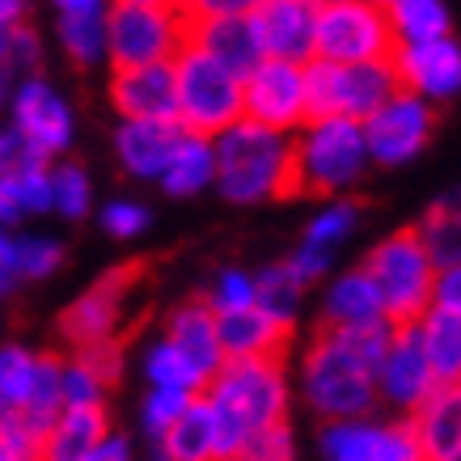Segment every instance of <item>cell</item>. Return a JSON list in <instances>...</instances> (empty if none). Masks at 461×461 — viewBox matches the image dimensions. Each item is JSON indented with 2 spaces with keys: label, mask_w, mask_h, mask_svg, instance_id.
<instances>
[{
  "label": "cell",
  "mask_w": 461,
  "mask_h": 461,
  "mask_svg": "<svg viewBox=\"0 0 461 461\" xmlns=\"http://www.w3.org/2000/svg\"><path fill=\"white\" fill-rule=\"evenodd\" d=\"M186 42H195L199 51H208L216 64H224L229 72H246L263 59L258 34H254L250 17H212V22H186Z\"/></svg>",
  "instance_id": "484cf974"
},
{
  "label": "cell",
  "mask_w": 461,
  "mask_h": 461,
  "mask_svg": "<svg viewBox=\"0 0 461 461\" xmlns=\"http://www.w3.org/2000/svg\"><path fill=\"white\" fill-rule=\"evenodd\" d=\"M51 166H34L26 174H17V195H22V208L26 216H47L51 212V178H47Z\"/></svg>",
  "instance_id": "bcb514c9"
},
{
  "label": "cell",
  "mask_w": 461,
  "mask_h": 461,
  "mask_svg": "<svg viewBox=\"0 0 461 461\" xmlns=\"http://www.w3.org/2000/svg\"><path fill=\"white\" fill-rule=\"evenodd\" d=\"M51 9L59 17H81V14H106L111 0H51Z\"/></svg>",
  "instance_id": "f5cc1de1"
},
{
  "label": "cell",
  "mask_w": 461,
  "mask_h": 461,
  "mask_svg": "<svg viewBox=\"0 0 461 461\" xmlns=\"http://www.w3.org/2000/svg\"><path fill=\"white\" fill-rule=\"evenodd\" d=\"M301 305H305V288H301V280L284 263H271L254 276V309L276 321L280 330L293 335L296 318H301Z\"/></svg>",
  "instance_id": "4dcf8cb0"
},
{
  "label": "cell",
  "mask_w": 461,
  "mask_h": 461,
  "mask_svg": "<svg viewBox=\"0 0 461 461\" xmlns=\"http://www.w3.org/2000/svg\"><path fill=\"white\" fill-rule=\"evenodd\" d=\"M411 432L420 445L423 461H461V390L436 385L411 415Z\"/></svg>",
  "instance_id": "44dd1931"
},
{
  "label": "cell",
  "mask_w": 461,
  "mask_h": 461,
  "mask_svg": "<svg viewBox=\"0 0 461 461\" xmlns=\"http://www.w3.org/2000/svg\"><path fill=\"white\" fill-rule=\"evenodd\" d=\"M89 406H106V385L77 356L59 360V411H89Z\"/></svg>",
  "instance_id": "74e56055"
},
{
  "label": "cell",
  "mask_w": 461,
  "mask_h": 461,
  "mask_svg": "<svg viewBox=\"0 0 461 461\" xmlns=\"http://www.w3.org/2000/svg\"><path fill=\"white\" fill-rule=\"evenodd\" d=\"M212 186L238 208L296 195L293 136L238 119L212 140Z\"/></svg>",
  "instance_id": "7a4b0ae2"
},
{
  "label": "cell",
  "mask_w": 461,
  "mask_h": 461,
  "mask_svg": "<svg viewBox=\"0 0 461 461\" xmlns=\"http://www.w3.org/2000/svg\"><path fill=\"white\" fill-rule=\"evenodd\" d=\"M22 22H26V0H0V59H5V47Z\"/></svg>",
  "instance_id": "f907efd6"
},
{
  "label": "cell",
  "mask_w": 461,
  "mask_h": 461,
  "mask_svg": "<svg viewBox=\"0 0 461 461\" xmlns=\"http://www.w3.org/2000/svg\"><path fill=\"white\" fill-rule=\"evenodd\" d=\"M9 415L47 423L59 415V356L5 343L0 348V423Z\"/></svg>",
  "instance_id": "8fae6325"
},
{
  "label": "cell",
  "mask_w": 461,
  "mask_h": 461,
  "mask_svg": "<svg viewBox=\"0 0 461 461\" xmlns=\"http://www.w3.org/2000/svg\"><path fill=\"white\" fill-rule=\"evenodd\" d=\"M14 250H17V233L0 224V267H5L9 276H14Z\"/></svg>",
  "instance_id": "db71d44e"
},
{
  "label": "cell",
  "mask_w": 461,
  "mask_h": 461,
  "mask_svg": "<svg viewBox=\"0 0 461 461\" xmlns=\"http://www.w3.org/2000/svg\"><path fill=\"white\" fill-rule=\"evenodd\" d=\"M393 30L381 5L368 0H330L318 14L313 59L321 64H385L393 56Z\"/></svg>",
  "instance_id": "9c48e42d"
},
{
  "label": "cell",
  "mask_w": 461,
  "mask_h": 461,
  "mask_svg": "<svg viewBox=\"0 0 461 461\" xmlns=\"http://www.w3.org/2000/svg\"><path fill=\"white\" fill-rule=\"evenodd\" d=\"M14 77H9V72L0 68V111H5V106H9V94H14Z\"/></svg>",
  "instance_id": "9f6ffc18"
},
{
  "label": "cell",
  "mask_w": 461,
  "mask_h": 461,
  "mask_svg": "<svg viewBox=\"0 0 461 461\" xmlns=\"http://www.w3.org/2000/svg\"><path fill=\"white\" fill-rule=\"evenodd\" d=\"M111 106L119 123H166L174 119V72L169 64L111 72Z\"/></svg>",
  "instance_id": "ffe728a7"
},
{
  "label": "cell",
  "mask_w": 461,
  "mask_h": 461,
  "mask_svg": "<svg viewBox=\"0 0 461 461\" xmlns=\"http://www.w3.org/2000/svg\"><path fill=\"white\" fill-rule=\"evenodd\" d=\"M5 111H9V131L22 136L42 161L64 157L72 149L77 119H72V106L64 102V94H59L47 77H39V72H34V77H22V81L14 85Z\"/></svg>",
  "instance_id": "4fadbf2b"
},
{
  "label": "cell",
  "mask_w": 461,
  "mask_h": 461,
  "mask_svg": "<svg viewBox=\"0 0 461 461\" xmlns=\"http://www.w3.org/2000/svg\"><path fill=\"white\" fill-rule=\"evenodd\" d=\"M22 221H26V208H22V195H17V182L0 178V224H5V229H17Z\"/></svg>",
  "instance_id": "681fc988"
},
{
  "label": "cell",
  "mask_w": 461,
  "mask_h": 461,
  "mask_svg": "<svg viewBox=\"0 0 461 461\" xmlns=\"http://www.w3.org/2000/svg\"><path fill=\"white\" fill-rule=\"evenodd\" d=\"M364 149H368V166H406L432 144L436 136V106L423 98L398 89L393 98H385L377 111L360 123Z\"/></svg>",
  "instance_id": "5bb4252c"
},
{
  "label": "cell",
  "mask_w": 461,
  "mask_h": 461,
  "mask_svg": "<svg viewBox=\"0 0 461 461\" xmlns=\"http://www.w3.org/2000/svg\"><path fill=\"white\" fill-rule=\"evenodd\" d=\"M432 309H453V313H461V267H445V271H436Z\"/></svg>",
  "instance_id": "c3c4849f"
},
{
  "label": "cell",
  "mask_w": 461,
  "mask_h": 461,
  "mask_svg": "<svg viewBox=\"0 0 461 461\" xmlns=\"http://www.w3.org/2000/svg\"><path fill=\"white\" fill-rule=\"evenodd\" d=\"M153 453L161 461H233L221 423H216V411L203 393H195L191 406L178 415V423L161 440H153Z\"/></svg>",
  "instance_id": "7402d4cb"
},
{
  "label": "cell",
  "mask_w": 461,
  "mask_h": 461,
  "mask_svg": "<svg viewBox=\"0 0 461 461\" xmlns=\"http://www.w3.org/2000/svg\"><path fill=\"white\" fill-rule=\"evenodd\" d=\"M364 276L377 288L381 313H385L390 326H415L432 309L436 267L411 229H398L390 238H381L364 258Z\"/></svg>",
  "instance_id": "8992f818"
},
{
  "label": "cell",
  "mask_w": 461,
  "mask_h": 461,
  "mask_svg": "<svg viewBox=\"0 0 461 461\" xmlns=\"http://www.w3.org/2000/svg\"><path fill=\"white\" fill-rule=\"evenodd\" d=\"M169 348L178 351L182 360L199 373V381L208 385L216 377V368L224 364L221 351V335H216V313H212L203 301H182L166 321V335H161Z\"/></svg>",
  "instance_id": "603a6c76"
},
{
  "label": "cell",
  "mask_w": 461,
  "mask_h": 461,
  "mask_svg": "<svg viewBox=\"0 0 461 461\" xmlns=\"http://www.w3.org/2000/svg\"><path fill=\"white\" fill-rule=\"evenodd\" d=\"M296 195H339L351 191L368 169L364 131L351 119H309L293 136Z\"/></svg>",
  "instance_id": "5b68a950"
},
{
  "label": "cell",
  "mask_w": 461,
  "mask_h": 461,
  "mask_svg": "<svg viewBox=\"0 0 461 461\" xmlns=\"http://www.w3.org/2000/svg\"><path fill=\"white\" fill-rule=\"evenodd\" d=\"M415 233V241L423 246V254L432 258L436 271H445V267H461V229H457V195H445V199H436L432 208L423 212V221L411 229Z\"/></svg>",
  "instance_id": "d6a6232c"
},
{
  "label": "cell",
  "mask_w": 461,
  "mask_h": 461,
  "mask_svg": "<svg viewBox=\"0 0 461 461\" xmlns=\"http://www.w3.org/2000/svg\"><path fill=\"white\" fill-rule=\"evenodd\" d=\"M398 94L390 59L385 64H305V102L309 119H351L364 123L385 98Z\"/></svg>",
  "instance_id": "52a82bcc"
},
{
  "label": "cell",
  "mask_w": 461,
  "mask_h": 461,
  "mask_svg": "<svg viewBox=\"0 0 461 461\" xmlns=\"http://www.w3.org/2000/svg\"><path fill=\"white\" fill-rule=\"evenodd\" d=\"M373 385H377V402L398 411V420H406L436 390V377L428 368V360H423L415 326H393L390 330L385 351L377 360V373H373Z\"/></svg>",
  "instance_id": "2e32d148"
},
{
  "label": "cell",
  "mask_w": 461,
  "mask_h": 461,
  "mask_svg": "<svg viewBox=\"0 0 461 461\" xmlns=\"http://www.w3.org/2000/svg\"><path fill=\"white\" fill-rule=\"evenodd\" d=\"M321 318H326V330H368V326H390L385 313H381L377 288L364 276V267H351V271H339L326 296H321Z\"/></svg>",
  "instance_id": "d4e9b609"
},
{
  "label": "cell",
  "mask_w": 461,
  "mask_h": 461,
  "mask_svg": "<svg viewBox=\"0 0 461 461\" xmlns=\"http://www.w3.org/2000/svg\"><path fill=\"white\" fill-rule=\"evenodd\" d=\"M238 461H296V436L288 423L280 428H267V432H254L246 445H241Z\"/></svg>",
  "instance_id": "7bdbcfd3"
},
{
  "label": "cell",
  "mask_w": 461,
  "mask_h": 461,
  "mask_svg": "<svg viewBox=\"0 0 461 461\" xmlns=\"http://www.w3.org/2000/svg\"><path fill=\"white\" fill-rule=\"evenodd\" d=\"M140 276H144L140 263H123V267H114V271H106V276H98V280L59 313V335H64V343H68L72 351L114 343L119 330H123L127 301L136 293Z\"/></svg>",
  "instance_id": "30bf717a"
},
{
  "label": "cell",
  "mask_w": 461,
  "mask_h": 461,
  "mask_svg": "<svg viewBox=\"0 0 461 461\" xmlns=\"http://www.w3.org/2000/svg\"><path fill=\"white\" fill-rule=\"evenodd\" d=\"M178 140L182 127L174 119H166V123H119L114 127V157L131 178L157 182L166 174Z\"/></svg>",
  "instance_id": "cb8c5ba5"
},
{
  "label": "cell",
  "mask_w": 461,
  "mask_h": 461,
  "mask_svg": "<svg viewBox=\"0 0 461 461\" xmlns=\"http://www.w3.org/2000/svg\"><path fill=\"white\" fill-rule=\"evenodd\" d=\"M186 22H212V17H254L263 0H178Z\"/></svg>",
  "instance_id": "f6af8a7d"
},
{
  "label": "cell",
  "mask_w": 461,
  "mask_h": 461,
  "mask_svg": "<svg viewBox=\"0 0 461 461\" xmlns=\"http://www.w3.org/2000/svg\"><path fill=\"white\" fill-rule=\"evenodd\" d=\"M360 229V208L351 199H330L326 208H318V216L305 224V238L296 246V254L288 258V271H293L301 288L318 284L330 267H335L339 250L351 241V233Z\"/></svg>",
  "instance_id": "d6986e66"
},
{
  "label": "cell",
  "mask_w": 461,
  "mask_h": 461,
  "mask_svg": "<svg viewBox=\"0 0 461 461\" xmlns=\"http://www.w3.org/2000/svg\"><path fill=\"white\" fill-rule=\"evenodd\" d=\"M195 393H178V390H149L140 402V428L149 440H161V436L178 423V415L191 406Z\"/></svg>",
  "instance_id": "ab89813d"
},
{
  "label": "cell",
  "mask_w": 461,
  "mask_h": 461,
  "mask_svg": "<svg viewBox=\"0 0 461 461\" xmlns=\"http://www.w3.org/2000/svg\"><path fill=\"white\" fill-rule=\"evenodd\" d=\"M393 326H368V330H321L301 356L296 385L305 406L321 423L364 420L377 411V360L385 351Z\"/></svg>",
  "instance_id": "6da1fadb"
},
{
  "label": "cell",
  "mask_w": 461,
  "mask_h": 461,
  "mask_svg": "<svg viewBox=\"0 0 461 461\" xmlns=\"http://www.w3.org/2000/svg\"><path fill=\"white\" fill-rule=\"evenodd\" d=\"M111 5H149V9H178V0H111Z\"/></svg>",
  "instance_id": "11a10c76"
},
{
  "label": "cell",
  "mask_w": 461,
  "mask_h": 461,
  "mask_svg": "<svg viewBox=\"0 0 461 461\" xmlns=\"http://www.w3.org/2000/svg\"><path fill=\"white\" fill-rule=\"evenodd\" d=\"M140 373L149 381V390H178V393H203V381L166 339H153L140 356Z\"/></svg>",
  "instance_id": "e575fe53"
},
{
  "label": "cell",
  "mask_w": 461,
  "mask_h": 461,
  "mask_svg": "<svg viewBox=\"0 0 461 461\" xmlns=\"http://www.w3.org/2000/svg\"><path fill=\"white\" fill-rule=\"evenodd\" d=\"M368 5H381V9H385V5H390V0H368Z\"/></svg>",
  "instance_id": "91938a15"
},
{
  "label": "cell",
  "mask_w": 461,
  "mask_h": 461,
  "mask_svg": "<svg viewBox=\"0 0 461 461\" xmlns=\"http://www.w3.org/2000/svg\"><path fill=\"white\" fill-rule=\"evenodd\" d=\"M111 436V415L106 406H89V411H59L47 423L39 445V461H85L94 448Z\"/></svg>",
  "instance_id": "4316f807"
},
{
  "label": "cell",
  "mask_w": 461,
  "mask_h": 461,
  "mask_svg": "<svg viewBox=\"0 0 461 461\" xmlns=\"http://www.w3.org/2000/svg\"><path fill=\"white\" fill-rule=\"evenodd\" d=\"M51 178V212L64 221H81L85 212L94 208V182L77 161H56L47 169Z\"/></svg>",
  "instance_id": "d590c367"
},
{
  "label": "cell",
  "mask_w": 461,
  "mask_h": 461,
  "mask_svg": "<svg viewBox=\"0 0 461 461\" xmlns=\"http://www.w3.org/2000/svg\"><path fill=\"white\" fill-rule=\"evenodd\" d=\"M72 356H77V360H81L85 368H89V373L106 385V390L123 377V343H119V339H114V343H98V348L72 351Z\"/></svg>",
  "instance_id": "ee69618b"
},
{
  "label": "cell",
  "mask_w": 461,
  "mask_h": 461,
  "mask_svg": "<svg viewBox=\"0 0 461 461\" xmlns=\"http://www.w3.org/2000/svg\"><path fill=\"white\" fill-rule=\"evenodd\" d=\"M186 42L182 9H149V5H111L106 9V64L119 68H153L169 64Z\"/></svg>",
  "instance_id": "ba28073f"
},
{
  "label": "cell",
  "mask_w": 461,
  "mask_h": 461,
  "mask_svg": "<svg viewBox=\"0 0 461 461\" xmlns=\"http://www.w3.org/2000/svg\"><path fill=\"white\" fill-rule=\"evenodd\" d=\"M161 191L174 199H191L199 191L212 186V140H199V136H182L174 157H169L166 174H161Z\"/></svg>",
  "instance_id": "1f68e13d"
},
{
  "label": "cell",
  "mask_w": 461,
  "mask_h": 461,
  "mask_svg": "<svg viewBox=\"0 0 461 461\" xmlns=\"http://www.w3.org/2000/svg\"><path fill=\"white\" fill-rule=\"evenodd\" d=\"M39 59H42V39H39V30L22 22V26L14 30L9 47H5V59H0V68L9 72L14 81H22V77H34Z\"/></svg>",
  "instance_id": "b9f144b4"
},
{
  "label": "cell",
  "mask_w": 461,
  "mask_h": 461,
  "mask_svg": "<svg viewBox=\"0 0 461 461\" xmlns=\"http://www.w3.org/2000/svg\"><path fill=\"white\" fill-rule=\"evenodd\" d=\"M56 42L77 68H94V64H102V59H106V14L59 17L56 22Z\"/></svg>",
  "instance_id": "836d02e7"
},
{
  "label": "cell",
  "mask_w": 461,
  "mask_h": 461,
  "mask_svg": "<svg viewBox=\"0 0 461 461\" xmlns=\"http://www.w3.org/2000/svg\"><path fill=\"white\" fill-rule=\"evenodd\" d=\"M385 22H390L398 47L453 34V14H448L445 0H390L385 5Z\"/></svg>",
  "instance_id": "f546056e"
},
{
  "label": "cell",
  "mask_w": 461,
  "mask_h": 461,
  "mask_svg": "<svg viewBox=\"0 0 461 461\" xmlns=\"http://www.w3.org/2000/svg\"><path fill=\"white\" fill-rule=\"evenodd\" d=\"M241 119L296 136L309 123L305 102V64H284V59H258L241 77Z\"/></svg>",
  "instance_id": "7c38bea8"
},
{
  "label": "cell",
  "mask_w": 461,
  "mask_h": 461,
  "mask_svg": "<svg viewBox=\"0 0 461 461\" xmlns=\"http://www.w3.org/2000/svg\"><path fill=\"white\" fill-rule=\"evenodd\" d=\"M318 453L321 461H423L411 423L385 420L377 411L364 420L321 423Z\"/></svg>",
  "instance_id": "9a60e30c"
},
{
  "label": "cell",
  "mask_w": 461,
  "mask_h": 461,
  "mask_svg": "<svg viewBox=\"0 0 461 461\" xmlns=\"http://www.w3.org/2000/svg\"><path fill=\"white\" fill-rule=\"evenodd\" d=\"M0 461H30V457H22V453H14L9 445H0Z\"/></svg>",
  "instance_id": "680465c9"
},
{
  "label": "cell",
  "mask_w": 461,
  "mask_h": 461,
  "mask_svg": "<svg viewBox=\"0 0 461 461\" xmlns=\"http://www.w3.org/2000/svg\"><path fill=\"white\" fill-rule=\"evenodd\" d=\"M98 221H102V229H106V238L131 241L153 224V212L144 208V203H136V199H111V203L102 208Z\"/></svg>",
  "instance_id": "60d3db41"
},
{
  "label": "cell",
  "mask_w": 461,
  "mask_h": 461,
  "mask_svg": "<svg viewBox=\"0 0 461 461\" xmlns=\"http://www.w3.org/2000/svg\"><path fill=\"white\" fill-rule=\"evenodd\" d=\"M216 335H221L224 360H271V356H284V348H288V330H280L258 309L216 318Z\"/></svg>",
  "instance_id": "83f0119b"
},
{
  "label": "cell",
  "mask_w": 461,
  "mask_h": 461,
  "mask_svg": "<svg viewBox=\"0 0 461 461\" xmlns=\"http://www.w3.org/2000/svg\"><path fill=\"white\" fill-rule=\"evenodd\" d=\"M174 72V123L182 136L216 140L224 127L241 119V77L199 51L195 42H182V51L169 59Z\"/></svg>",
  "instance_id": "277c9868"
},
{
  "label": "cell",
  "mask_w": 461,
  "mask_h": 461,
  "mask_svg": "<svg viewBox=\"0 0 461 461\" xmlns=\"http://www.w3.org/2000/svg\"><path fill=\"white\" fill-rule=\"evenodd\" d=\"M420 351L432 368L436 385H457L461 381V313L453 309H428L415 321Z\"/></svg>",
  "instance_id": "f1b7e54d"
},
{
  "label": "cell",
  "mask_w": 461,
  "mask_h": 461,
  "mask_svg": "<svg viewBox=\"0 0 461 461\" xmlns=\"http://www.w3.org/2000/svg\"><path fill=\"white\" fill-rule=\"evenodd\" d=\"M64 263V246L56 238H42V233H17V250H14V280H47L56 276Z\"/></svg>",
  "instance_id": "8d00e7d4"
},
{
  "label": "cell",
  "mask_w": 461,
  "mask_h": 461,
  "mask_svg": "<svg viewBox=\"0 0 461 461\" xmlns=\"http://www.w3.org/2000/svg\"><path fill=\"white\" fill-rule=\"evenodd\" d=\"M34 166H47V161L22 136H14L9 127H0V178H17V174H26Z\"/></svg>",
  "instance_id": "7dc6e473"
},
{
  "label": "cell",
  "mask_w": 461,
  "mask_h": 461,
  "mask_svg": "<svg viewBox=\"0 0 461 461\" xmlns=\"http://www.w3.org/2000/svg\"><path fill=\"white\" fill-rule=\"evenodd\" d=\"M14 276H9V271H5V267H0V301H5V296H9V293H14Z\"/></svg>",
  "instance_id": "6f0895ef"
},
{
  "label": "cell",
  "mask_w": 461,
  "mask_h": 461,
  "mask_svg": "<svg viewBox=\"0 0 461 461\" xmlns=\"http://www.w3.org/2000/svg\"><path fill=\"white\" fill-rule=\"evenodd\" d=\"M203 305H208L216 318L254 309V276L250 271H241V267H224L221 276L212 280V293L203 296Z\"/></svg>",
  "instance_id": "f35d334b"
},
{
  "label": "cell",
  "mask_w": 461,
  "mask_h": 461,
  "mask_svg": "<svg viewBox=\"0 0 461 461\" xmlns=\"http://www.w3.org/2000/svg\"><path fill=\"white\" fill-rule=\"evenodd\" d=\"M85 461H136V448H131V440H127V436L111 432Z\"/></svg>",
  "instance_id": "816d5d0a"
},
{
  "label": "cell",
  "mask_w": 461,
  "mask_h": 461,
  "mask_svg": "<svg viewBox=\"0 0 461 461\" xmlns=\"http://www.w3.org/2000/svg\"><path fill=\"white\" fill-rule=\"evenodd\" d=\"M203 398L216 411V423H221L224 440L233 448V461H238L241 445L254 432L288 423L293 381H288L284 356H271V360H224L216 368V377L203 385Z\"/></svg>",
  "instance_id": "3957f363"
},
{
  "label": "cell",
  "mask_w": 461,
  "mask_h": 461,
  "mask_svg": "<svg viewBox=\"0 0 461 461\" xmlns=\"http://www.w3.org/2000/svg\"><path fill=\"white\" fill-rule=\"evenodd\" d=\"M393 81L398 89L423 98L428 106L436 102L457 98L461 89V47L457 39H432V42H406V47H393L390 56Z\"/></svg>",
  "instance_id": "e0dca14e"
},
{
  "label": "cell",
  "mask_w": 461,
  "mask_h": 461,
  "mask_svg": "<svg viewBox=\"0 0 461 461\" xmlns=\"http://www.w3.org/2000/svg\"><path fill=\"white\" fill-rule=\"evenodd\" d=\"M321 0H263V9L250 17L263 59L284 64H309L313 59V34H318Z\"/></svg>",
  "instance_id": "ac0fdd59"
}]
</instances>
